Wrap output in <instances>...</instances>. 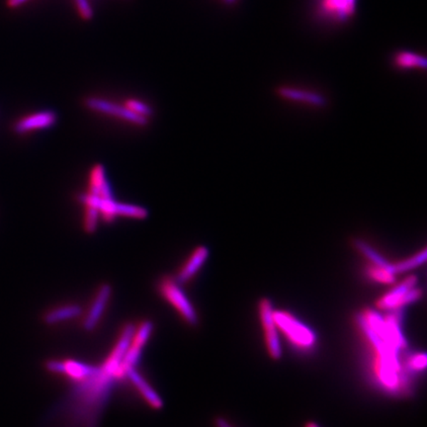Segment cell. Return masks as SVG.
<instances>
[{
  "label": "cell",
  "mask_w": 427,
  "mask_h": 427,
  "mask_svg": "<svg viewBox=\"0 0 427 427\" xmlns=\"http://www.w3.org/2000/svg\"><path fill=\"white\" fill-rule=\"evenodd\" d=\"M80 18L84 21H90L94 17V10L89 0H72Z\"/></svg>",
  "instance_id": "obj_25"
},
{
  "label": "cell",
  "mask_w": 427,
  "mask_h": 427,
  "mask_svg": "<svg viewBox=\"0 0 427 427\" xmlns=\"http://www.w3.org/2000/svg\"><path fill=\"white\" fill-rule=\"evenodd\" d=\"M278 97L286 101L302 103L309 106L323 108L328 104V99L321 93L291 87H280L276 90Z\"/></svg>",
  "instance_id": "obj_10"
},
{
  "label": "cell",
  "mask_w": 427,
  "mask_h": 427,
  "mask_svg": "<svg viewBox=\"0 0 427 427\" xmlns=\"http://www.w3.org/2000/svg\"><path fill=\"white\" fill-rule=\"evenodd\" d=\"M117 201L114 199H104L100 197L97 209L99 211L100 218L105 223H113L118 218L116 212Z\"/></svg>",
  "instance_id": "obj_22"
},
{
  "label": "cell",
  "mask_w": 427,
  "mask_h": 427,
  "mask_svg": "<svg viewBox=\"0 0 427 427\" xmlns=\"http://www.w3.org/2000/svg\"><path fill=\"white\" fill-rule=\"evenodd\" d=\"M216 427H233L232 424L228 423L227 419L223 418V416H217L214 421Z\"/></svg>",
  "instance_id": "obj_28"
},
{
  "label": "cell",
  "mask_w": 427,
  "mask_h": 427,
  "mask_svg": "<svg viewBox=\"0 0 427 427\" xmlns=\"http://www.w3.org/2000/svg\"><path fill=\"white\" fill-rule=\"evenodd\" d=\"M57 122V115L52 110L34 113L15 123L14 133L22 135L35 130L49 129Z\"/></svg>",
  "instance_id": "obj_12"
},
{
  "label": "cell",
  "mask_w": 427,
  "mask_h": 427,
  "mask_svg": "<svg viewBox=\"0 0 427 427\" xmlns=\"http://www.w3.org/2000/svg\"><path fill=\"white\" fill-rule=\"evenodd\" d=\"M84 313V309L79 304H67L47 311L42 316L43 323L47 326H56L79 318Z\"/></svg>",
  "instance_id": "obj_14"
},
{
  "label": "cell",
  "mask_w": 427,
  "mask_h": 427,
  "mask_svg": "<svg viewBox=\"0 0 427 427\" xmlns=\"http://www.w3.org/2000/svg\"><path fill=\"white\" fill-rule=\"evenodd\" d=\"M273 318L279 330L298 348L309 349L315 345L316 338L314 331L295 316L286 311H273Z\"/></svg>",
  "instance_id": "obj_3"
},
{
  "label": "cell",
  "mask_w": 427,
  "mask_h": 427,
  "mask_svg": "<svg viewBox=\"0 0 427 427\" xmlns=\"http://www.w3.org/2000/svg\"><path fill=\"white\" fill-rule=\"evenodd\" d=\"M84 222L82 228L85 233L92 235L97 231L98 223H99L100 214L96 208L84 207Z\"/></svg>",
  "instance_id": "obj_23"
},
{
  "label": "cell",
  "mask_w": 427,
  "mask_h": 427,
  "mask_svg": "<svg viewBox=\"0 0 427 427\" xmlns=\"http://www.w3.org/2000/svg\"><path fill=\"white\" fill-rule=\"evenodd\" d=\"M235 1H237V0H223V4L227 5L235 4Z\"/></svg>",
  "instance_id": "obj_30"
},
{
  "label": "cell",
  "mask_w": 427,
  "mask_h": 427,
  "mask_svg": "<svg viewBox=\"0 0 427 427\" xmlns=\"http://www.w3.org/2000/svg\"><path fill=\"white\" fill-rule=\"evenodd\" d=\"M29 1L30 0H5V4L9 9H17Z\"/></svg>",
  "instance_id": "obj_27"
},
{
  "label": "cell",
  "mask_w": 427,
  "mask_h": 427,
  "mask_svg": "<svg viewBox=\"0 0 427 427\" xmlns=\"http://www.w3.org/2000/svg\"><path fill=\"white\" fill-rule=\"evenodd\" d=\"M182 286L174 277L165 275L158 281L157 292L177 311L188 326L197 328L200 323L199 316Z\"/></svg>",
  "instance_id": "obj_2"
},
{
  "label": "cell",
  "mask_w": 427,
  "mask_h": 427,
  "mask_svg": "<svg viewBox=\"0 0 427 427\" xmlns=\"http://www.w3.org/2000/svg\"><path fill=\"white\" fill-rule=\"evenodd\" d=\"M97 366L90 365L80 361L67 359L62 360V374L72 379V381L84 380L96 370Z\"/></svg>",
  "instance_id": "obj_15"
},
{
  "label": "cell",
  "mask_w": 427,
  "mask_h": 427,
  "mask_svg": "<svg viewBox=\"0 0 427 427\" xmlns=\"http://www.w3.org/2000/svg\"><path fill=\"white\" fill-rule=\"evenodd\" d=\"M305 427H320V426H318V424H316V423H313V421H309V423H306Z\"/></svg>",
  "instance_id": "obj_29"
},
{
  "label": "cell",
  "mask_w": 427,
  "mask_h": 427,
  "mask_svg": "<svg viewBox=\"0 0 427 427\" xmlns=\"http://www.w3.org/2000/svg\"><path fill=\"white\" fill-rule=\"evenodd\" d=\"M358 0H314V11L321 21L345 24L357 12Z\"/></svg>",
  "instance_id": "obj_4"
},
{
  "label": "cell",
  "mask_w": 427,
  "mask_h": 427,
  "mask_svg": "<svg viewBox=\"0 0 427 427\" xmlns=\"http://www.w3.org/2000/svg\"><path fill=\"white\" fill-rule=\"evenodd\" d=\"M210 250L206 245H199L192 251L188 260L175 275V280L180 285L189 282L199 272L209 258Z\"/></svg>",
  "instance_id": "obj_11"
},
{
  "label": "cell",
  "mask_w": 427,
  "mask_h": 427,
  "mask_svg": "<svg viewBox=\"0 0 427 427\" xmlns=\"http://www.w3.org/2000/svg\"><path fill=\"white\" fill-rule=\"evenodd\" d=\"M124 105L130 111L135 113L138 116L149 119L153 114V109L150 105L140 101L139 99H135V98H129V99L126 100Z\"/></svg>",
  "instance_id": "obj_24"
},
{
  "label": "cell",
  "mask_w": 427,
  "mask_h": 427,
  "mask_svg": "<svg viewBox=\"0 0 427 427\" xmlns=\"http://www.w3.org/2000/svg\"><path fill=\"white\" fill-rule=\"evenodd\" d=\"M418 278L409 276L377 301V308L380 310H399L409 304L416 302L423 296L421 289L416 288Z\"/></svg>",
  "instance_id": "obj_5"
},
{
  "label": "cell",
  "mask_w": 427,
  "mask_h": 427,
  "mask_svg": "<svg viewBox=\"0 0 427 427\" xmlns=\"http://www.w3.org/2000/svg\"><path fill=\"white\" fill-rule=\"evenodd\" d=\"M152 331L153 323L150 320L143 321L139 328H135L132 341H131L129 348H128L121 363V368L125 375L128 369L133 368L139 363L143 348H145V344L152 336Z\"/></svg>",
  "instance_id": "obj_9"
},
{
  "label": "cell",
  "mask_w": 427,
  "mask_h": 427,
  "mask_svg": "<svg viewBox=\"0 0 427 427\" xmlns=\"http://www.w3.org/2000/svg\"><path fill=\"white\" fill-rule=\"evenodd\" d=\"M409 366L414 369V370L421 371L426 369L427 364L426 355L424 353L416 354L413 356L409 360Z\"/></svg>",
  "instance_id": "obj_26"
},
{
  "label": "cell",
  "mask_w": 427,
  "mask_h": 427,
  "mask_svg": "<svg viewBox=\"0 0 427 427\" xmlns=\"http://www.w3.org/2000/svg\"><path fill=\"white\" fill-rule=\"evenodd\" d=\"M367 274L372 280L385 285H390L396 281L395 273L390 268L381 267V266L371 265L367 268Z\"/></svg>",
  "instance_id": "obj_21"
},
{
  "label": "cell",
  "mask_w": 427,
  "mask_h": 427,
  "mask_svg": "<svg viewBox=\"0 0 427 427\" xmlns=\"http://www.w3.org/2000/svg\"><path fill=\"white\" fill-rule=\"evenodd\" d=\"M84 105L92 111L119 118L130 124L140 126V127H145L149 124V119L147 118L138 116L135 113L130 111L125 105L116 104L104 98L92 96L85 98Z\"/></svg>",
  "instance_id": "obj_6"
},
{
  "label": "cell",
  "mask_w": 427,
  "mask_h": 427,
  "mask_svg": "<svg viewBox=\"0 0 427 427\" xmlns=\"http://www.w3.org/2000/svg\"><path fill=\"white\" fill-rule=\"evenodd\" d=\"M126 378L137 389L140 395L143 396L145 403L149 404L150 408L155 409V411H160L163 408L165 401H163L162 396L158 395L157 391L150 385L149 382L140 375V372L137 370L135 367L128 369L126 372Z\"/></svg>",
  "instance_id": "obj_13"
},
{
  "label": "cell",
  "mask_w": 427,
  "mask_h": 427,
  "mask_svg": "<svg viewBox=\"0 0 427 427\" xmlns=\"http://www.w3.org/2000/svg\"><path fill=\"white\" fill-rule=\"evenodd\" d=\"M89 182V193L99 196L103 185L107 182L104 165L101 163L93 165L90 170Z\"/></svg>",
  "instance_id": "obj_19"
},
{
  "label": "cell",
  "mask_w": 427,
  "mask_h": 427,
  "mask_svg": "<svg viewBox=\"0 0 427 427\" xmlns=\"http://www.w3.org/2000/svg\"><path fill=\"white\" fill-rule=\"evenodd\" d=\"M135 326L127 323L120 333L111 353L102 365L84 380L74 382V385L54 406L49 421L54 427H99L103 411L118 382L124 380L121 363L129 348Z\"/></svg>",
  "instance_id": "obj_1"
},
{
  "label": "cell",
  "mask_w": 427,
  "mask_h": 427,
  "mask_svg": "<svg viewBox=\"0 0 427 427\" xmlns=\"http://www.w3.org/2000/svg\"><path fill=\"white\" fill-rule=\"evenodd\" d=\"M353 245L361 255L365 256L367 260L370 261L371 265L390 268L392 270V263L389 262L385 257H383L378 251L374 250L369 243L364 242L360 238H355V240H353Z\"/></svg>",
  "instance_id": "obj_17"
},
{
  "label": "cell",
  "mask_w": 427,
  "mask_h": 427,
  "mask_svg": "<svg viewBox=\"0 0 427 427\" xmlns=\"http://www.w3.org/2000/svg\"><path fill=\"white\" fill-rule=\"evenodd\" d=\"M260 316L265 331L266 348L270 357L279 360L282 357V348L278 336V328L273 318V306L270 300L263 298L260 302Z\"/></svg>",
  "instance_id": "obj_7"
},
{
  "label": "cell",
  "mask_w": 427,
  "mask_h": 427,
  "mask_svg": "<svg viewBox=\"0 0 427 427\" xmlns=\"http://www.w3.org/2000/svg\"><path fill=\"white\" fill-rule=\"evenodd\" d=\"M116 212L118 217L135 218V220H145L150 216L147 208L129 204V203L117 202Z\"/></svg>",
  "instance_id": "obj_20"
},
{
  "label": "cell",
  "mask_w": 427,
  "mask_h": 427,
  "mask_svg": "<svg viewBox=\"0 0 427 427\" xmlns=\"http://www.w3.org/2000/svg\"><path fill=\"white\" fill-rule=\"evenodd\" d=\"M427 257L426 248H423V250L416 253V255L411 256V257L406 258V260L399 261V262L394 263L392 265V270L395 274H401V273L408 272L409 270H413L414 268H418V266L423 265L426 262Z\"/></svg>",
  "instance_id": "obj_18"
},
{
  "label": "cell",
  "mask_w": 427,
  "mask_h": 427,
  "mask_svg": "<svg viewBox=\"0 0 427 427\" xmlns=\"http://www.w3.org/2000/svg\"><path fill=\"white\" fill-rule=\"evenodd\" d=\"M393 64L396 69L409 70H426L427 62L426 57L423 55L409 51H401L396 52L393 57Z\"/></svg>",
  "instance_id": "obj_16"
},
{
  "label": "cell",
  "mask_w": 427,
  "mask_h": 427,
  "mask_svg": "<svg viewBox=\"0 0 427 427\" xmlns=\"http://www.w3.org/2000/svg\"><path fill=\"white\" fill-rule=\"evenodd\" d=\"M113 295V287L111 284L103 283L98 287L96 293L87 316H84L82 321V328L87 333H92L95 331L101 321L105 311H106L110 300Z\"/></svg>",
  "instance_id": "obj_8"
}]
</instances>
